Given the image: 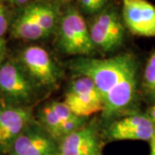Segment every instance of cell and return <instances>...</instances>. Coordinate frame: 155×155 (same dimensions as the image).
<instances>
[{
    "mask_svg": "<svg viewBox=\"0 0 155 155\" xmlns=\"http://www.w3.org/2000/svg\"><path fill=\"white\" fill-rule=\"evenodd\" d=\"M70 67L79 76L93 81L103 101L105 119L132 103L137 85V63L133 54L123 53L107 59L81 57L72 61Z\"/></svg>",
    "mask_w": 155,
    "mask_h": 155,
    "instance_id": "obj_1",
    "label": "cell"
},
{
    "mask_svg": "<svg viewBox=\"0 0 155 155\" xmlns=\"http://www.w3.org/2000/svg\"><path fill=\"white\" fill-rule=\"evenodd\" d=\"M59 46L70 55H89L96 48L83 16L75 9H70L61 20Z\"/></svg>",
    "mask_w": 155,
    "mask_h": 155,
    "instance_id": "obj_2",
    "label": "cell"
},
{
    "mask_svg": "<svg viewBox=\"0 0 155 155\" xmlns=\"http://www.w3.org/2000/svg\"><path fill=\"white\" fill-rule=\"evenodd\" d=\"M64 103L74 116L84 118L104 110L99 91L93 81L84 76H78L70 84Z\"/></svg>",
    "mask_w": 155,
    "mask_h": 155,
    "instance_id": "obj_3",
    "label": "cell"
},
{
    "mask_svg": "<svg viewBox=\"0 0 155 155\" xmlns=\"http://www.w3.org/2000/svg\"><path fill=\"white\" fill-rule=\"evenodd\" d=\"M89 30L95 48L104 52H113L123 43L125 30L121 18L114 9L102 11L95 18Z\"/></svg>",
    "mask_w": 155,
    "mask_h": 155,
    "instance_id": "obj_4",
    "label": "cell"
},
{
    "mask_svg": "<svg viewBox=\"0 0 155 155\" xmlns=\"http://www.w3.org/2000/svg\"><path fill=\"white\" fill-rule=\"evenodd\" d=\"M24 71L31 80L43 86L55 84L60 78V69L48 51L39 46H29L21 54Z\"/></svg>",
    "mask_w": 155,
    "mask_h": 155,
    "instance_id": "obj_5",
    "label": "cell"
},
{
    "mask_svg": "<svg viewBox=\"0 0 155 155\" xmlns=\"http://www.w3.org/2000/svg\"><path fill=\"white\" fill-rule=\"evenodd\" d=\"M122 19L127 29L142 37H155V6L147 0H122Z\"/></svg>",
    "mask_w": 155,
    "mask_h": 155,
    "instance_id": "obj_6",
    "label": "cell"
},
{
    "mask_svg": "<svg viewBox=\"0 0 155 155\" xmlns=\"http://www.w3.org/2000/svg\"><path fill=\"white\" fill-rule=\"evenodd\" d=\"M155 125L146 115H131L114 122L109 128V136L114 140H144L153 137Z\"/></svg>",
    "mask_w": 155,
    "mask_h": 155,
    "instance_id": "obj_7",
    "label": "cell"
},
{
    "mask_svg": "<svg viewBox=\"0 0 155 155\" xmlns=\"http://www.w3.org/2000/svg\"><path fill=\"white\" fill-rule=\"evenodd\" d=\"M0 90L17 101H26L33 93L31 78L23 68L11 61L0 67Z\"/></svg>",
    "mask_w": 155,
    "mask_h": 155,
    "instance_id": "obj_8",
    "label": "cell"
},
{
    "mask_svg": "<svg viewBox=\"0 0 155 155\" xmlns=\"http://www.w3.org/2000/svg\"><path fill=\"white\" fill-rule=\"evenodd\" d=\"M58 155H100V143L92 126H84L62 138Z\"/></svg>",
    "mask_w": 155,
    "mask_h": 155,
    "instance_id": "obj_9",
    "label": "cell"
},
{
    "mask_svg": "<svg viewBox=\"0 0 155 155\" xmlns=\"http://www.w3.org/2000/svg\"><path fill=\"white\" fill-rule=\"evenodd\" d=\"M30 112L24 108L10 107L0 110V146L13 144L30 120Z\"/></svg>",
    "mask_w": 155,
    "mask_h": 155,
    "instance_id": "obj_10",
    "label": "cell"
},
{
    "mask_svg": "<svg viewBox=\"0 0 155 155\" xmlns=\"http://www.w3.org/2000/svg\"><path fill=\"white\" fill-rule=\"evenodd\" d=\"M55 153L53 140L37 132L22 133L12 144V155H47Z\"/></svg>",
    "mask_w": 155,
    "mask_h": 155,
    "instance_id": "obj_11",
    "label": "cell"
},
{
    "mask_svg": "<svg viewBox=\"0 0 155 155\" xmlns=\"http://www.w3.org/2000/svg\"><path fill=\"white\" fill-rule=\"evenodd\" d=\"M12 35L17 39L28 41L39 40L49 35L25 11H22L14 22L12 26Z\"/></svg>",
    "mask_w": 155,
    "mask_h": 155,
    "instance_id": "obj_12",
    "label": "cell"
},
{
    "mask_svg": "<svg viewBox=\"0 0 155 155\" xmlns=\"http://www.w3.org/2000/svg\"><path fill=\"white\" fill-rule=\"evenodd\" d=\"M24 11L33 17L48 35L54 30L57 24V12L52 5L37 3L28 5Z\"/></svg>",
    "mask_w": 155,
    "mask_h": 155,
    "instance_id": "obj_13",
    "label": "cell"
},
{
    "mask_svg": "<svg viewBox=\"0 0 155 155\" xmlns=\"http://www.w3.org/2000/svg\"><path fill=\"white\" fill-rule=\"evenodd\" d=\"M41 121L43 123L50 136L54 139H59V134L62 125V121L51 105L48 104L42 108L40 114Z\"/></svg>",
    "mask_w": 155,
    "mask_h": 155,
    "instance_id": "obj_14",
    "label": "cell"
},
{
    "mask_svg": "<svg viewBox=\"0 0 155 155\" xmlns=\"http://www.w3.org/2000/svg\"><path fill=\"white\" fill-rule=\"evenodd\" d=\"M144 84L148 91L155 93V50L150 54L145 67Z\"/></svg>",
    "mask_w": 155,
    "mask_h": 155,
    "instance_id": "obj_15",
    "label": "cell"
},
{
    "mask_svg": "<svg viewBox=\"0 0 155 155\" xmlns=\"http://www.w3.org/2000/svg\"><path fill=\"white\" fill-rule=\"evenodd\" d=\"M84 122H85V118L84 117H79L77 116H73L71 117L70 119L62 123L60 129L59 139L64 138L65 136L75 132L80 127H84Z\"/></svg>",
    "mask_w": 155,
    "mask_h": 155,
    "instance_id": "obj_16",
    "label": "cell"
},
{
    "mask_svg": "<svg viewBox=\"0 0 155 155\" xmlns=\"http://www.w3.org/2000/svg\"><path fill=\"white\" fill-rule=\"evenodd\" d=\"M108 0H79L83 10L90 14L101 11L105 6Z\"/></svg>",
    "mask_w": 155,
    "mask_h": 155,
    "instance_id": "obj_17",
    "label": "cell"
},
{
    "mask_svg": "<svg viewBox=\"0 0 155 155\" xmlns=\"http://www.w3.org/2000/svg\"><path fill=\"white\" fill-rule=\"evenodd\" d=\"M50 105L53 108V110L55 111L59 117L61 118L62 123L74 116L64 102L54 101V102L50 103Z\"/></svg>",
    "mask_w": 155,
    "mask_h": 155,
    "instance_id": "obj_18",
    "label": "cell"
},
{
    "mask_svg": "<svg viewBox=\"0 0 155 155\" xmlns=\"http://www.w3.org/2000/svg\"><path fill=\"white\" fill-rule=\"evenodd\" d=\"M8 28V20L5 10L0 6V38L5 34Z\"/></svg>",
    "mask_w": 155,
    "mask_h": 155,
    "instance_id": "obj_19",
    "label": "cell"
},
{
    "mask_svg": "<svg viewBox=\"0 0 155 155\" xmlns=\"http://www.w3.org/2000/svg\"><path fill=\"white\" fill-rule=\"evenodd\" d=\"M150 141V153L149 155H155V130L153 137L151 138Z\"/></svg>",
    "mask_w": 155,
    "mask_h": 155,
    "instance_id": "obj_20",
    "label": "cell"
},
{
    "mask_svg": "<svg viewBox=\"0 0 155 155\" xmlns=\"http://www.w3.org/2000/svg\"><path fill=\"white\" fill-rule=\"evenodd\" d=\"M5 53V42L2 38H0V62L3 60Z\"/></svg>",
    "mask_w": 155,
    "mask_h": 155,
    "instance_id": "obj_21",
    "label": "cell"
},
{
    "mask_svg": "<svg viewBox=\"0 0 155 155\" xmlns=\"http://www.w3.org/2000/svg\"><path fill=\"white\" fill-rule=\"evenodd\" d=\"M147 116L149 117L150 119H151V121L153 122V124L155 125V104L150 108Z\"/></svg>",
    "mask_w": 155,
    "mask_h": 155,
    "instance_id": "obj_22",
    "label": "cell"
},
{
    "mask_svg": "<svg viewBox=\"0 0 155 155\" xmlns=\"http://www.w3.org/2000/svg\"><path fill=\"white\" fill-rule=\"evenodd\" d=\"M12 2H14L17 5H24L26 3H28L29 0H11Z\"/></svg>",
    "mask_w": 155,
    "mask_h": 155,
    "instance_id": "obj_23",
    "label": "cell"
},
{
    "mask_svg": "<svg viewBox=\"0 0 155 155\" xmlns=\"http://www.w3.org/2000/svg\"><path fill=\"white\" fill-rule=\"evenodd\" d=\"M47 155H58V153H50V154H47Z\"/></svg>",
    "mask_w": 155,
    "mask_h": 155,
    "instance_id": "obj_24",
    "label": "cell"
}]
</instances>
